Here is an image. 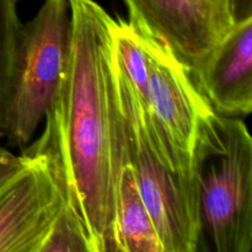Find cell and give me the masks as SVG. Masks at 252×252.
I'll return each mask as SVG.
<instances>
[{"label": "cell", "instance_id": "9", "mask_svg": "<svg viewBox=\"0 0 252 252\" xmlns=\"http://www.w3.org/2000/svg\"><path fill=\"white\" fill-rule=\"evenodd\" d=\"M115 162V252H162L157 229L140 196L132 165L128 159L120 108L116 132Z\"/></svg>", "mask_w": 252, "mask_h": 252}, {"label": "cell", "instance_id": "12", "mask_svg": "<svg viewBox=\"0 0 252 252\" xmlns=\"http://www.w3.org/2000/svg\"><path fill=\"white\" fill-rule=\"evenodd\" d=\"M41 252H91L80 217L68 201L57 217Z\"/></svg>", "mask_w": 252, "mask_h": 252}, {"label": "cell", "instance_id": "3", "mask_svg": "<svg viewBox=\"0 0 252 252\" xmlns=\"http://www.w3.org/2000/svg\"><path fill=\"white\" fill-rule=\"evenodd\" d=\"M113 76L128 159L162 252H197L199 217L196 191L177 174L142 96L115 58Z\"/></svg>", "mask_w": 252, "mask_h": 252}, {"label": "cell", "instance_id": "13", "mask_svg": "<svg viewBox=\"0 0 252 252\" xmlns=\"http://www.w3.org/2000/svg\"><path fill=\"white\" fill-rule=\"evenodd\" d=\"M30 159L26 152H22V155H15L0 147V191L26 167Z\"/></svg>", "mask_w": 252, "mask_h": 252}, {"label": "cell", "instance_id": "5", "mask_svg": "<svg viewBox=\"0 0 252 252\" xmlns=\"http://www.w3.org/2000/svg\"><path fill=\"white\" fill-rule=\"evenodd\" d=\"M135 27L149 57V79L142 97L148 116L177 174L196 191L192 166L194 140L199 120L211 106L199 93L189 69L169 46Z\"/></svg>", "mask_w": 252, "mask_h": 252}, {"label": "cell", "instance_id": "15", "mask_svg": "<svg viewBox=\"0 0 252 252\" xmlns=\"http://www.w3.org/2000/svg\"><path fill=\"white\" fill-rule=\"evenodd\" d=\"M217 2L219 4V6L221 7V9L224 10V11L226 12V14L229 15V9H228V0H216ZM229 17H230V15H229ZM231 20V19H230ZM233 24V22H231Z\"/></svg>", "mask_w": 252, "mask_h": 252}, {"label": "cell", "instance_id": "11", "mask_svg": "<svg viewBox=\"0 0 252 252\" xmlns=\"http://www.w3.org/2000/svg\"><path fill=\"white\" fill-rule=\"evenodd\" d=\"M20 0H0V138L11 91L21 21L17 14Z\"/></svg>", "mask_w": 252, "mask_h": 252}, {"label": "cell", "instance_id": "10", "mask_svg": "<svg viewBox=\"0 0 252 252\" xmlns=\"http://www.w3.org/2000/svg\"><path fill=\"white\" fill-rule=\"evenodd\" d=\"M113 58L133 89L143 97L149 79V57L142 34L130 21L116 20Z\"/></svg>", "mask_w": 252, "mask_h": 252}, {"label": "cell", "instance_id": "7", "mask_svg": "<svg viewBox=\"0 0 252 252\" xmlns=\"http://www.w3.org/2000/svg\"><path fill=\"white\" fill-rule=\"evenodd\" d=\"M129 20L169 46L192 71L233 26L216 0H125Z\"/></svg>", "mask_w": 252, "mask_h": 252}, {"label": "cell", "instance_id": "2", "mask_svg": "<svg viewBox=\"0 0 252 252\" xmlns=\"http://www.w3.org/2000/svg\"><path fill=\"white\" fill-rule=\"evenodd\" d=\"M199 217L198 250H252V139L239 117L208 107L192 155Z\"/></svg>", "mask_w": 252, "mask_h": 252}, {"label": "cell", "instance_id": "4", "mask_svg": "<svg viewBox=\"0 0 252 252\" xmlns=\"http://www.w3.org/2000/svg\"><path fill=\"white\" fill-rule=\"evenodd\" d=\"M70 44L68 0H44L36 16L22 25L2 137L24 148L58 97Z\"/></svg>", "mask_w": 252, "mask_h": 252}, {"label": "cell", "instance_id": "1", "mask_svg": "<svg viewBox=\"0 0 252 252\" xmlns=\"http://www.w3.org/2000/svg\"><path fill=\"white\" fill-rule=\"evenodd\" d=\"M70 44L58 97L37 144L61 170L91 252L115 251L113 201L118 108L113 76L116 20L95 0H68Z\"/></svg>", "mask_w": 252, "mask_h": 252}, {"label": "cell", "instance_id": "8", "mask_svg": "<svg viewBox=\"0 0 252 252\" xmlns=\"http://www.w3.org/2000/svg\"><path fill=\"white\" fill-rule=\"evenodd\" d=\"M191 75L219 115L239 117L252 110V19L234 24Z\"/></svg>", "mask_w": 252, "mask_h": 252}, {"label": "cell", "instance_id": "6", "mask_svg": "<svg viewBox=\"0 0 252 252\" xmlns=\"http://www.w3.org/2000/svg\"><path fill=\"white\" fill-rule=\"evenodd\" d=\"M24 152L30 162L0 191V252H41L68 201L53 158L34 144Z\"/></svg>", "mask_w": 252, "mask_h": 252}, {"label": "cell", "instance_id": "14", "mask_svg": "<svg viewBox=\"0 0 252 252\" xmlns=\"http://www.w3.org/2000/svg\"><path fill=\"white\" fill-rule=\"evenodd\" d=\"M228 9L233 25L252 19V0H228Z\"/></svg>", "mask_w": 252, "mask_h": 252}]
</instances>
